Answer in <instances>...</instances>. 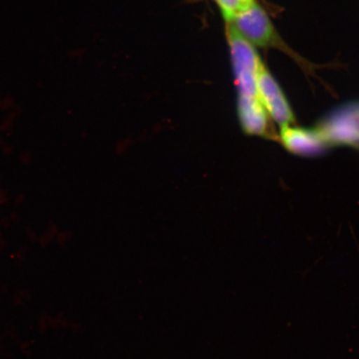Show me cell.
Listing matches in <instances>:
<instances>
[{"mask_svg":"<svg viewBox=\"0 0 359 359\" xmlns=\"http://www.w3.org/2000/svg\"><path fill=\"white\" fill-rule=\"evenodd\" d=\"M257 92L264 109L280 128L297 123L285 93L264 64L257 76Z\"/></svg>","mask_w":359,"mask_h":359,"instance_id":"obj_4","label":"cell"},{"mask_svg":"<svg viewBox=\"0 0 359 359\" xmlns=\"http://www.w3.org/2000/svg\"><path fill=\"white\" fill-rule=\"evenodd\" d=\"M226 37L230 48L238 98H259L257 76L264 62L254 45L227 22Z\"/></svg>","mask_w":359,"mask_h":359,"instance_id":"obj_2","label":"cell"},{"mask_svg":"<svg viewBox=\"0 0 359 359\" xmlns=\"http://www.w3.org/2000/svg\"><path fill=\"white\" fill-rule=\"evenodd\" d=\"M330 147L359 150V101L345 102L318 121L316 127Z\"/></svg>","mask_w":359,"mask_h":359,"instance_id":"obj_3","label":"cell"},{"mask_svg":"<svg viewBox=\"0 0 359 359\" xmlns=\"http://www.w3.org/2000/svg\"><path fill=\"white\" fill-rule=\"evenodd\" d=\"M237 112L241 128L247 135L279 142L273 121L259 98H240L237 100Z\"/></svg>","mask_w":359,"mask_h":359,"instance_id":"obj_6","label":"cell"},{"mask_svg":"<svg viewBox=\"0 0 359 359\" xmlns=\"http://www.w3.org/2000/svg\"><path fill=\"white\" fill-rule=\"evenodd\" d=\"M218 4L224 19L227 22H231L234 18L254 0H215Z\"/></svg>","mask_w":359,"mask_h":359,"instance_id":"obj_7","label":"cell"},{"mask_svg":"<svg viewBox=\"0 0 359 359\" xmlns=\"http://www.w3.org/2000/svg\"><path fill=\"white\" fill-rule=\"evenodd\" d=\"M279 142L290 154L304 157L321 156L330 148L316 128L296 124L281 128Z\"/></svg>","mask_w":359,"mask_h":359,"instance_id":"obj_5","label":"cell"},{"mask_svg":"<svg viewBox=\"0 0 359 359\" xmlns=\"http://www.w3.org/2000/svg\"><path fill=\"white\" fill-rule=\"evenodd\" d=\"M230 22L236 27L242 36H244L255 46L279 49L285 55L293 58L305 73L314 76V70L318 69V66L305 60L298 53L287 46L279 34L276 32L266 12L255 1L250 3Z\"/></svg>","mask_w":359,"mask_h":359,"instance_id":"obj_1","label":"cell"}]
</instances>
